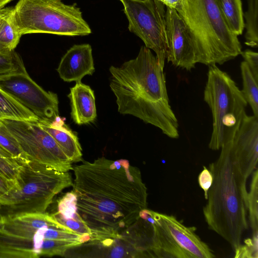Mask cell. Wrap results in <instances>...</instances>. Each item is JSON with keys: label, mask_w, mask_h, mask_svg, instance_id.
Returning <instances> with one entry per match:
<instances>
[{"label": "cell", "mask_w": 258, "mask_h": 258, "mask_svg": "<svg viewBox=\"0 0 258 258\" xmlns=\"http://www.w3.org/2000/svg\"><path fill=\"white\" fill-rule=\"evenodd\" d=\"M73 170L72 191L79 214L91 232L90 240L119 236L147 208V188L140 170L128 160L102 157Z\"/></svg>", "instance_id": "1"}, {"label": "cell", "mask_w": 258, "mask_h": 258, "mask_svg": "<svg viewBox=\"0 0 258 258\" xmlns=\"http://www.w3.org/2000/svg\"><path fill=\"white\" fill-rule=\"evenodd\" d=\"M110 88L118 111L134 116L161 130L172 139L179 137L177 119L171 109L163 69L146 46L137 57L119 67L110 66Z\"/></svg>", "instance_id": "2"}, {"label": "cell", "mask_w": 258, "mask_h": 258, "mask_svg": "<svg viewBox=\"0 0 258 258\" xmlns=\"http://www.w3.org/2000/svg\"><path fill=\"white\" fill-rule=\"evenodd\" d=\"M219 158L209 165L213 179L203 214L209 228L225 239L235 250L248 229V192L242 174L228 142Z\"/></svg>", "instance_id": "3"}, {"label": "cell", "mask_w": 258, "mask_h": 258, "mask_svg": "<svg viewBox=\"0 0 258 258\" xmlns=\"http://www.w3.org/2000/svg\"><path fill=\"white\" fill-rule=\"evenodd\" d=\"M177 12L191 38L198 63L221 65L241 54L237 36L226 24L216 0H183Z\"/></svg>", "instance_id": "4"}, {"label": "cell", "mask_w": 258, "mask_h": 258, "mask_svg": "<svg viewBox=\"0 0 258 258\" xmlns=\"http://www.w3.org/2000/svg\"><path fill=\"white\" fill-rule=\"evenodd\" d=\"M73 184L69 172L28 160L21 164L14 186L0 197V213L7 216L44 213L55 196Z\"/></svg>", "instance_id": "5"}, {"label": "cell", "mask_w": 258, "mask_h": 258, "mask_svg": "<svg viewBox=\"0 0 258 258\" xmlns=\"http://www.w3.org/2000/svg\"><path fill=\"white\" fill-rule=\"evenodd\" d=\"M19 33H48L64 36H86L91 29L76 4L61 0H19L12 11Z\"/></svg>", "instance_id": "6"}, {"label": "cell", "mask_w": 258, "mask_h": 258, "mask_svg": "<svg viewBox=\"0 0 258 258\" xmlns=\"http://www.w3.org/2000/svg\"><path fill=\"white\" fill-rule=\"evenodd\" d=\"M207 77L204 100L213 117L209 148L218 150L232 141L246 114L247 103L235 82L216 64L209 66Z\"/></svg>", "instance_id": "7"}, {"label": "cell", "mask_w": 258, "mask_h": 258, "mask_svg": "<svg viewBox=\"0 0 258 258\" xmlns=\"http://www.w3.org/2000/svg\"><path fill=\"white\" fill-rule=\"evenodd\" d=\"M153 221L152 252L159 258H213V250L187 227L172 215L151 210Z\"/></svg>", "instance_id": "8"}, {"label": "cell", "mask_w": 258, "mask_h": 258, "mask_svg": "<svg viewBox=\"0 0 258 258\" xmlns=\"http://www.w3.org/2000/svg\"><path fill=\"white\" fill-rule=\"evenodd\" d=\"M153 226L140 217L119 236L90 240L69 250L65 255L80 257H154Z\"/></svg>", "instance_id": "9"}, {"label": "cell", "mask_w": 258, "mask_h": 258, "mask_svg": "<svg viewBox=\"0 0 258 258\" xmlns=\"http://www.w3.org/2000/svg\"><path fill=\"white\" fill-rule=\"evenodd\" d=\"M120 1L128 21L129 31L155 52L164 69L167 49L165 5L158 0Z\"/></svg>", "instance_id": "10"}, {"label": "cell", "mask_w": 258, "mask_h": 258, "mask_svg": "<svg viewBox=\"0 0 258 258\" xmlns=\"http://www.w3.org/2000/svg\"><path fill=\"white\" fill-rule=\"evenodd\" d=\"M1 120L30 160L43 163L61 172L73 170V163L54 138L37 122Z\"/></svg>", "instance_id": "11"}, {"label": "cell", "mask_w": 258, "mask_h": 258, "mask_svg": "<svg viewBox=\"0 0 258 258\" xmlns=\"http://www.w3.org/2000/svg\"><path fill=\"white\" fill-rule=\"evenodd\" d=\"M0 231L55 242L68 251L87 242L82 236L59 223L45 212L3 216Z\"/></svg>", "instance_id": "12"}, {"label": "cell", "mask_w": 258, "mask_h": 258, "mask_svg": "<svg viewBox=\"0 0 258 258\" xmlns=\"http://www.w3.org/2000/svg\"><path fill=\"white\" fill-rule=\"evenodd\" d=\"M0 88L17 99L40 120L59 116L57 95L43 89L29 76L26 69L0 77Z\"/></svg>", "instance_id": "13"}, {"label": "cell", "mask_w": 258, "mask_h": 258, "mask_svg": "<svg viewBox=\"0 0 258 258\" xmlns=\"http://www.w3.org/2000/svg\"><path fill=\"white\" fill-rule=\"evenodd\" d=\"M165 22L167 62L191 71L198 62L192 40L183 20L175 10L167 7Z\"/></svg>", "instance_id": "14"}, {"label": "cell", "mask_w": 258, "mask_h": 258, "mask_svg": "<svg viewBox=\"0 0 258 258\" xmlns=\"http://www.w3.org/2000/svg\"><path fill=\"white\" fill-rule=\"evenodd\" d=\"M230 143L240 170L247 178L257 164L258 118L245 114Z\"/></svg>", "instance_id": "15"}, {"label": "cell", "mask_w": 258, "mask_h": 258, "mask_svg": "<svg viewBox=\"0 0 258 258\" xmlns=\"http://www.w3.org/2000/svg\"><path fill=\"white\" fill-rule=\"evenodd\" d=\"M67 249L55 242L8 234L0 231V258L64 256Z\"/></svg>", "instance_id": "16"}, {"label": "cell", "mask_w": 258, "mask_h": 258, "mask_svg": "<svg viewBox=\"0 0 258 258\" xmlns=\"http://www.w3.org/2000/svg\"><path fill=\"white\" fill-rule=\"evenodd\" d=\"M57 71L64 82L81 81L86 75L95 72L91 46L89 44H75L61 57Z\"/></svg>", "instance_id": "17"}, {"label": "cell", "mask_w": 258, "mask_h": 258, "mask_svg": "<svg viewBox=\"0 0 258 258\" xmlns=\"http://www.w3.org/2000/svg\"><path fill=\"white\" fill-rule=\"evenodd\" d=\"M71 106V115L78 125L93 122L97 117L95 96L91 88L78 81L70 88L68 95Z\"/></svg>", "instance_id": "18"}, {"label": "cell", "mask_w": 258, "mask_h": 258, "mask_svg": "<svg viewBox=\"0 0 258 258\" xmlns=\"http://www.w3.org/2000/svg\"><path fill=\"white\" fill-rule=\"evenodd\" d=\"M37 123L54 138L72 163L82 160V149L77 134L59 116L53 120L39 119Z\"/></svg>", "instance_id": "19"}, {"label": "cell", "mask_w": 258, "mask_h": 258, "mask_svg": "<svg viewBox=\"0 0 258 258\" xmlns=\"http://www.w3.org/2000/svg\"><path fill=\"white\" fill-rule=\"evenodd\" d=\"M51 215L58 222L82 236L87 242L91 239V232L79 214L76 197L72 190L58 200L56 210Z\"/></svg>", "instance_id": "20"}, {"label": "cell", "mask_w": 258, "mask_h": 258, "mask_svg": "<svg viewBox=\"0 0 258 258\" xmlns=\"http://www.w3.org/2000/svg\"><path fill=\"white\" fill-rule=\"evenodd\" d=\"M37 122L38 117L14 97L0 88V120Z\"/></svg>", "instance_id": "21"}, {"label": "cell", "mask_w": 258, "mask_h": 258, "mask_svg": "<svg viewBox=\"0 0 258 258\" xmlns=\"http://www.w3.org/2000/svg\"><path fill=\"white\" fill-rule=\"evenodd\" d=\"M216 2L231 31L237 36L242 34L244 23L241 0H216Z\"/></svg>", "instance_id": "22"}, {"label": "cell", "mask_w": 258, "mask_h": 258, "mask_svg": "<svg viewBox=\"0 0 258 258\" xmlns=\"http://www.w3.org/2000/svg\"><path fill=\"white\" fill-rule=\"evenodd\" d=\"M13 8H7L0 21V52H10L16 47L21 35L18 31L13 18Z\"/></svg>", "instance_id": "23"}, {"label": "cell", "mask_w": 258, "mask_h": 258, "mask_svg": "<svg viewBox=\"0 0 258 258\" xmlns=\"http://www.w3.org/2000/svg\"><path fill=\"white\" fill-rule=\"evenodd\" d=\"M0 154L22 164L30 160L18 142L4 123L0 120Z\"/></svg>", "instance_id": "24"}, {"label": "cell", "mask_w": 258, "mask_h": 258, "mask_svg": "<svg viewBox=\"0 0 258 258\" xmlns=\"http://www.w3.org/2000/svg\"><path fill=\"white\" fill-rule=\"evenodd\" d=\"M240 69L243 84L241 92L251 107L253 115L258 118V82L244 61L241 62Z\"/></svg>", "instance_id": "25"}, {"label": "cell", "mask_w": 258, "mask_h": 258, "mask_svg": "<svg viewBox=\"0 0 258 258\" xmlns=\"http://www.w3.org/2000/svg\"><path fill=\"white\" fill-rule=\"evenodd\" d=\"M250 186L249 192L248 193V211L249 220L252 230V236L257 235L258 233V171L256 168L252 173Z\"/></svg>", "instance_id": "26"}, {"label": "cell", "mask_w": 258, "mask_h": 258, "mask_svg": "<svg viewBox=\"0 0 258 258\" xmlns=\"http://www.w3.org/2000/svg\"><path fill=\"white\" fill-rule=\"evenodd\" d=\"M25 69L20 56L14 50L0 52V77Z\"/></svg>", "instance_id": "27"}, {"label": "cell", "mask_w": 258, "mask_h": 258, "mask_svg": "<svg viewBox=\"0 0 258 258\" xmlns=\"http://www.w3.org/2000/svg\"><path fill=\"white\" fill-rule=\"evenodd\" d=\"M21 165L16 160L0 154V175L6 179L14 181L18 174Z\"/></svg>", "instance_id": "28"}, {"label": "cell", "mask_w": 258, "mask_h": 258, "mask_svg": "<svg viewBox=\"0 0 258 258\" xmlns=\"http://www.w3.org/2000/svg\"><path fill=\"white\" fill-rule=\"evenodd\" d=\"M244 245H240L235 249V257L257 258V235L244 240Z\"/></svg>", "instance_id": "29"}, {"label": "cell", "mask_w": 258, "mask_h": 258, "mask_svg": "<svg viewBox=\"0 0 258 258\" xmlns=\"http://www.w3.org/2000/svg\"><path fill=\"white\" fill-rule=\"evenodd\" d=\"M247 63L255 80L258 82V53L249 49L240 54Z\"/></svg>", "instance_id": "30"}, {"label": "cell", "mask_w": 258, "mask_h": 258, "mask_svg": "<svg viewBox=\"0 0 258 258\" xmlns=\"http://www.w3.org/2000/svg\"><path fill=\"white\" fill-rule=\"evenodd\" d=\"M213 175L212 173L206 166H203V170L200 172L198 176V182L200 186L204 191V196L206 200L208 199V191L213 182Z\"/></svg>", "instance_id": "31"}, {"label": "cell", "mask_w": 258, "mask_h": 258, "mask_svg": "<svg viewBox=\"0 0 258 258\" xmlns=\"http://www.w3.org/2000/svg\"><path fill=\"white\" fill-rule=\"evenodd\" d=\"M14 185V181L9 180L0 175V197L5 194Z\"/></svg>", "instance_id": "32"}, {"label": "cell", "mask_w": 258, "mask_h": 258, "mask_svg": "<svg viewBox=\"0 0 258 258\" xmlns=\"http://www.w3.org/2000/svg\"><path fill=\"white\" fill-rule=\"evenodd\" d=\"M167 7L174 9L177 12L182 7L183 0H158Z\"/></svg>", "instance_id": "33"}, {"label": "cell", "mask_w": 258, "mask_h": 258, "mask_svg": "<svg viewBox=\"0 0 258 258\" xmlns=\"http://www.w3.org/2000/svg\"><path fill=\"white\" fill-rule=\"evenodd\" d=\"M12 0H0V10L3 9L4 6Z\"/></svg>", "instance_id": "34"}, {"label": "cell", "mask_w": 258, "mask_h": 258, "mask_svg": "<svg viewBox=\"0 0 258 258\" xmlns=\"http://www.w3.org/2000/svg\"><path fill=\"white\" fill-rule=\"evenodd\" d=\"M7 8H3L0 10V21L1 20L4 14H5Z\"/></svg>", "instance_id": "35"}, {"label": "cell", "mask_w": 258, "mask_h": 258, "mask_svg": "<svg viewBox=\"0 0 258 258\" xmlns=\"http://www.w3.org/2000/svg\"><path fill=\"white\" fill-rule=\"evenodd\" d=\"M3 217V216L0 213V227L1 226V224L2 222Z\"/></svg>", "instance_id": "36"}, {"label": "cell", "mask_w": 258, "mask_h": 258, "mask_svg": "<svg viewBox=\"0 0 258 258\" xmlns=\"http://www.w3.org/2000/svg\"><path fill=\"white\" fill-rule=\"evenodd\" d=\"M137 1H144V0H137Z\"/></svg>", "instance_id": "37"}]
</instances>
